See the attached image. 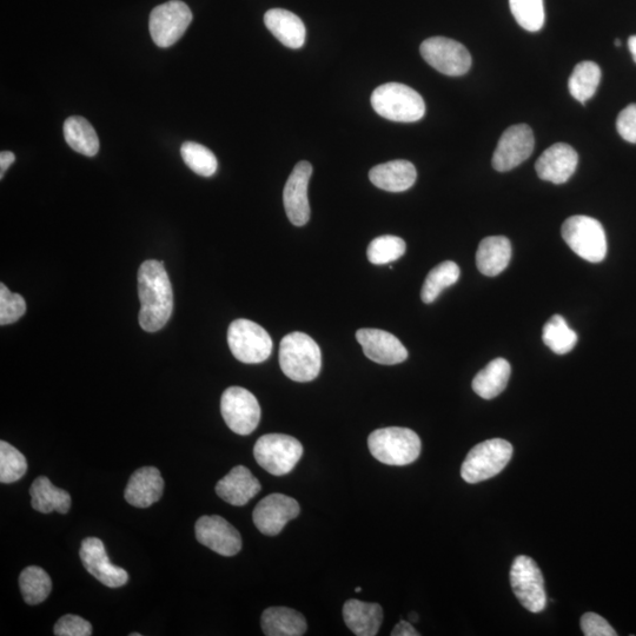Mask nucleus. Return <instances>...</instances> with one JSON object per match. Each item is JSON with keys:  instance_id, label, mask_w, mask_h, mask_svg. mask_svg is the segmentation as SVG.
<instances>
[{"instance_id": "obj_1", "label": "nucleus", "mask_w": 636, "mask_h": 636, "mask_svg": "<svg viewBox=\"0 0 636 636\" xmlns=\"http://www.w3.org/2000/svg\"><path fill=\"white\" fill-rule=\"evenodd\" d=\"M138 294L141 300L139 324L148 333L161 330L174 310V293L162 262H143L138 271Z\"/></svg>"}, {"instance_id": "obj_2", "label": "nucleus", "mask_w": 636, "mask_h": 636, "mask_svg": "<svg viewBox=\"0 0 636 636\" xmlns=\"http://www.w3.org/2000/svg\"><path fill=\"white\" fill-rule=\"evenodd\" d=\"M280 366L290 380L301 383L313 381L321 371V349L309 335L291 333L281 342Z\"/></svg>"}, {"instance_id": "obj_3", "label": "nucleus", "mask_w": 636, "mask_h": 636, "mask_svg": "<svg viewBox=\"0 0 636 636\" xmlns=\"http://www.w3.org/2000/svg\"><path fill=\"white\" fill-rule=\"evenodd\" d=\"M368 447L377 461L388 466H407L419 459L421 440L412 429L389 427L369 435Z\"/></svg>"}, {"instance_id": "obj_4", "label": "nucleus", "mask_w": 636, "mask_h": 636, "mask_svg": "<svg viewBox=\"0 0 636 636\" xmlns=\"http://www.w3.org/2000/svg\"><path fill=\"white\" fill-rule=\"evenodd\" d=\"M371 105L377 114L393 122L413 123L426 115V103L419 92L401 83L379 86L371 95Z\"/></svg>"}, {"instance_id": "obj_5", "label": "nucleus", "mask_w": 636, "mask_h": 636, "mask_svg": "<svg viewBox=\"0 0 636 636\" xmlns=\"http://www.w3.org/2000/svg\"><path fill=\"white\" fill-rule=\"evenodd\" d=\"M562 237L574 253L583 260L600 263L607 255V238L604 227L595 218L573 216L562 225Z\"/></svg>"}, {"instance_id": "obj_6", "label": "nucleus", "mask_w": 636, "mask_h": 636, "mask_svg": "<svg viewBox=\"0 0 636 636\" xmlns=\"http://www.w3.org/2000/svg\"><path fill=\"white\" fill-rule=\"evenodd\" d=\"M513 456V447L506 440H488L475 446L468 453L461 467L462 479L479 483L492 479L506 468Z\"/></svg>"}, {"instance_id": "obj_7", "label": "nucleus", "mask_w": 636, "mask_h": 636, "mask_svg": "<svg viewBox=\"0 0 636 636\" xmlns=\"http://www.w3.org/2000/svg\"><path fill=\"white\" fill-rule=\"evenodd\" d=\"M303 455L301 442L284 434H267L257 440L255 459L264 470L275 476L289 474Z\"/></svg>"}, {"instance_id": "obj_8", "label": "nucleus", "mask_w": 636, "mask_h": 636, "mask_svg": "<svg viewBox=\"0 0 636 636\" xmlns=\"http://www.w3.org/2000/svg\"><path fill=\"white\" fill-rule=\"evenodd\" d=\"M228 343L236 359L247 364L267 361L273 351V341L267 330L245 318L230 324Z\"/></svg>"}, {"instance_id": "obj_9", "label": "nucleus", "mask_w": 636, "mask_h": 636, "mask_svg": "<svg viewBox=\"0 0 636 636\" xmlns=\"http://www.w3.org/2000/svg\"><path fill=\"white\" fill-rule=\"evenodd\" d=\"M510 583L520 604L530 613H541L547 607L545 579L529 556L520 555L513 562Z\"/></svg>"}, {"instance_id": "obj_10", "label": "nucleus", "mask_w": 636, "mask_h": 636, "mask_svg": "<svg viewBox=\"0 0 636 636\" xmlns=\"http://www.w3.org/2000/svg\"><path fill=\"white\" fill-rule=\"evenodd\" d=\"M191 22L192 12L181 0L158 5L152 10L149 19L152 41L159 48H169L180 41Z\"/></svg>"}, {"instance_id": "obj_11", "label": "nucleus", "mask_w": 636, "mask_h": 636, "mask_svg": "<svg viewBox=\"0 0 636 636\" xmlns=\"http://www.w3.org/2000/svg\"><path fill=\"white\" fill-rule=\"evenodd\" d=\"M421 56L443 75L459 77L472 68V56L465 45L445 37H433L421 44Z\"/></svg>"}, {"instance_id": "obj_12", "label": "nucleus", "mask_w": 636, "mask_h": 636, "mask_svg": "<svg viewBox=\"0 0 636 636\" xmlns=\"http://www.w3.org/2000/svg\"><path fill=\"white\" fill-rule=\"evenodd\" d=\"M221 413L227 426L238 435L254 432L261 421V406L254 394L242 387H230L222 395Z\"/></svg>"}, {"instance_id": "obj_13", "label": "nucleus", "mask_w": 636, "mask_h": 636, "mask_svg": "<svg viewBox=\"0 0 636 636\" xmlns=\"http://www.w3.org/2000/svg\"><path fill=\"white\" fill-rule=\"evenodd\" d=\"M534 147L533 130L526 124L513 125L500 138L493 155V168L506 172L519 167L532 156Z\"/></svg>"}, {"instance_id": "obj_14", "label": "nucleus", "mask_w": 636, "mask_h": 636, "mask_svg": "<svg viewBox=\"0 0 636 636\" xmlns=\"http://www.w3.org/2000/svg\"><path fill=\"white\" fill-rule=\"evenodd\" d=\"M298 502L283 494H271L258 502L253 519L260 532L268 536L280 534L287 523L300 514Z\"/></svg>"}, {"instance_id": "obj_15", "label": "nucleus", "mask_w": 636, "mask_h": 636, "mask_svg": "<svg viewBox=\"0 0 636 636\" xmlns=\"http://www.w3.org/2000/svg\"><path fill=\"white\" fill-rule=\"evenodd\" d=\"M195 532L198 542L217 554L234 556L241 552V534L221 516H202L196 522Z\"/></svg>"}, {"instance_id": "obj_16", "label": "nucleus", "mask_w": 636, "mask_h": 636, "mask_svg": "<svg viewBox=\"0 0 636 636\" xmlns=\"http://www.w3.org/2000/svg\"><path fill=\"white\" fill-rule=\"evenodd\" d=\"M79 556H81L86 571L101 582L102 585L109 588L127 585L129 581L128 572L110 562L102 540L97 538L84 539Z\"/></svg>"}, {"instance_id": "obj_17", "label": "nucleus", "mask_w": 636, "mask_h": 636, "mask_svg": "<svg viewBox=\"0 0 636 636\" xmlns=\"http://www.w3.org/2000/svg\"><path fill=\"white\" fill-rule=\"evenodd\" d=\"M311 175H313V167L309 162L297 163L284 187V209L289 221L296 227H303L310 220L308 187Z\"/></svg>"}, {"instance_id": "obj_18", "label": "nucleus", "mask_w": 636, "mask_h": 636, "mask_svg": "<svg viewBox=\"0 0 636 636\" xmlns=\"http://www.w3.org/2000/svg\"><path fill=\"white\" fill-rule=\"evenodd\" d=\"M356 340L369 360L384 366H394L408 359V350L393 334L380 329H360Z\"/></svg>"}, {"instance_id": "obj_19", "label": "nucleus", "mask_w": 636, "mask_h": 636, "mask_svg": "<svg viewBox=\"0 0 636 636\" xmlns=\"http://www.w3.org/2000/svg\"><path fill=\"white\" fill-rule=\"evenodd\" d=\"M578 163V152L571 145L558 143L543 152L535 164V170L541 180L563 184L574 175Z\"/></svg>"}, {"instance_id": "obj_20", "label": "nucleus", "mask_w": 636, "mask_h": 636, "mask_svg": "<svg viewBox=\"0 0 636 636\" xmlns=\"http://www.w3.org/2000/svg\"><path fill=\"white\" fill-rule=\"evenodd\" d=\"M261 483L247 467L237 466L218 481L216 493L231 506L242 507L261 492Z\"/></svg>"}, {"instance_id": "obj_21", "label": "nucleus", "mask_w": 636, "mask_h": 636, "mask_svg": "<svg viewBox=\"0 0 636 636\" xmlns=\"http://www.w3.org/2000/svg\"><path fill=\"white\" fill-rule=\"evenodd\" d=\"M163 492L161 472L155 467H144L131 475L124 496L131 506L148 508L161 500Z\"/></svg>"}, {"instance_id": "obj_22", "label": "nucleus", "mask_w": 636, "mask_h": 636, "mask_svg": "<svg viewBox=\"0 0 636 636\" xmlns=\"http://www.w3.org/2000/svg\"><path fill=\"white\" fill-rule=\"evenodd\" d=\"M264 23L278 41L287 48L301 49L306 43V26L293 12L283 9L269 10L265 13Z\"/></svg>"}, {"instance_id": "obj_23", "label": "nucleus", "mask_w": 636, "mask_h": 636, "mask_svg": "<svg viewBox=\"0 0 636 636\" xmlns=\"http://www.w3.org/2000/svg\"><path fill=\"white\" fill-rule=\"evenodd\" d=\"M369 178L370 182L379 189L402 192L413 187L417 172L414 164L397 159V161L376 165L370 170Z\"/></svg>"}, {"instance_id": "obj_24", "label": "nucleus", "mask_w": 636, "mask_h": 636, "mask_svg": "<svg viewBox=\"0 0 636 636\" xmlns=\"http://www.w3.org/2000/svg\"><path fill=\"white\" fill-rule=\"evenodd\" d=\"M343 619L357 636H375L383 622V609L379 604L348 600L343 606Z\"/></svg>"}, {"instance_id": "obj_25", "label": "nucleus", "mask_w": 636, "mask_h": 636, "mask_svg": "<svg viewBox=\"0 0 636 636\" xmlns=\"http://www.w3.org/2000/svg\"><path fill=\"white\" fill-rule=\"evenodd\" d=\"M512 258V244L507 237L490 236L485 238L477 249L476 265L480 273L489 277L498 276L505 271Z\"/></svg>"}, {"instance_id": "obj_26", "label": "nucleus", "mask_w": 636, "mask_h": 636, "mask_svg": "<svg viewBox=\"0 0 636 636\" xmlns=\"http://www.w3.org/2000/svg\"><path fill=\"white\" fill-rule=\"evenodd\" d=\"M30 495L31 506L39 513L66 514L71 508V495L66 490L52 485L46 476H39L33 481Z\"/></svg>"}, {"instance_id": "obj_27", "label": "nucleus", "mask_w": 636, "mask_h": 636, "mask_svg": "<svg viewBox=\"0 0 636 636\" xmlns=\"http://www.w3.org/2000/svg\"><path fill=\"white\" fill-rule=\"evenodd\" d=\"M262 629L267 636H301L307 632V621L295 609L271 607L262 615Z\"/></svg>"}, {"instance_id": "obj_28", "label": "nucleus", "mask_w": 636, "mask_h": 636, "mask_svg": "<svg viewBox=\"0 0 636 636\" xmlns=\"http://www.w3.org/2000/svg\"><path fill=\"white\" fill-rule=\"evenodd\" d=\"M510 364L505 359H496L481 370L473 380L474 392L485 400L495 399L506 389L510 377Z\"/></svg>"}, {"instance_id": "obj_29", "label": "nucleus", "mask_w": 636, "mask_h": 636, "mask_svg": "<svg viewBox=\"0 0 636 636\" xmlns=\"http://www.w3.org/2000/svg\"><path fill=\"white\" fill-rule=\"evenodd\" d=\"M64 138L78 154L94 157L99 151V139L94 127L84 117L74 116L64 123Z\"/></svg>"}, {"instance_id": "obj_30", "label": "nucleus", "mask_w": 636, "mask_h": 636, "mask_svg": "<svg viewBox=\"0 0 636 636\" xmlns=\"http://www.w3.org/2000/svg\"><path fill=\"white\" fill-rule=\"evenodd\" d=\"M600 66L594 62H581L569 77L568 89L576 101L585 104L591 99L601 82Z\"/></svg>"}, {"instance_id": "obj_31", "label": "nucleus", "mask_w": 636, "mask_h": 636, "mask_svg": "<svg viewBox=\"0 0 636 636\" xmlns=\"http://www.w3.org/2000/svg\"><path fill=\"white\" fill-rule=\"evenodd\" d=\"M461 270L453 261L442 262L430 270L424 281L421 298L424 303H433L443 290L454 286L459 281Z\"/></svg>"}, {"instance_id": "obj_32", "label": "nucleus", "mask_w": 636, "mask_h": 636, "mask_svg": "<svg viewBox=\"0 0 636 636\" xmlns=\"http://www.w3.org/2000/svg\"><path fill=\"white\" fill-rule=\"evenodd\" d=\"M19 587L26 604L39 605L48 599L52 591V581L43 568L30 566L19 576Z\"/></svg>"}, {"instance_id": "obj_33", "label": "nucleus", "mask_w": 636, "mask_h": 636, "mask_svg": "<svg viewBox=\"0 0 636 636\" xmlns=\"http://www.w3.org/2000/svg\"><path fill=\"white\" fill-rule=\"evenodd\" d=\"M542 339L553 353L566 355L574 349L578 335L569 328L565 318L554 315L543 327Z\"/></svg>"}, {"instance_id": "obj_34", "label": "nucleus", "mask_w": 636, "mask_h": 636, "mask_svg": "<svg viewBox=\"0 0 636 636\" xmlns=\"http://www.w3.org/2000/svg\"><path fill=\"white\" fill-rule=\"evenodd\" d=\"M515 21L529 32H539L545 25L546 13L543 0H509Z\"/></svg>"}, {"instance_id": "obj_35", "label": "nucleus", "mask_w": 636, "mask_h": 636, "mask_svg": "<svg viewBox=\"0 0 636 636\" xmlns=\"http://www.w3.org/2000/svg\"><path fill=\"white\" fill-rule=\"evenodd\" d=\"M181 155L185 164L203 177H211L216 174L218 163L214 152L204 145L195 142H185L182 145Z\"/></svg>"}, {"instance_id": "obj_36", "label": "nucleus", "mask_w": 636, "mask_h": 636, "mask_svg": "<svg viewBox=\"0 0 636 636\" xmlns=\"http://www.w3.org/2000/svg\"><path fill=\"white\" fill-rule=\"evenodd\" d=\"M406 242L400 237L386 235L371 241L367 250L370 263L383 265L395 262L406 253Z\"/></svg>"}, {"instance_id": "obj_37", "label": "nucleus", "mask_w": 636, "mask_h": 636, "mask_svg": "<svg viewBox=\"0 0 636 636\" xmlns=\"http://www.w3.org/2000/svg\"><path fill=\"white\" fill-rule=\"evenodd\" d=\"M28 470V462L10 443L0 442V482L13 483L22 479Z\"/></svg>"}, {"instance_id": "obj_38", "label": "nucleus", "mask_w": 636, "mask_h": 636, "mask_svg": "<svg viewBox=\"0 0 636 636\" xmlns=\"http://www.w3.org/2000/svg\"><path fill=\"white\" fill-rule=\"evenodd\" d=\"M26 313V303L19 294H12L4 283L0 284V324H8L19 321Z\"/></svg>"}, {"instance_id": "obj_39", "label": "nucleus", "mask_w": 636, "mask_h": 636, "mask_svg": "<svg viewBox=\"0 0 636 636\" xmlns=\"http://www.w3.org/2000/svg\"><path fill=\"white\" fill-rule=\"evenodd\" d=\"M53 633L57 636H90L92 626L88 620L81 616L68 614L57 621Z\"/></svg>"}, {"instance_id": "obj_40", "label": "nucleus", "mask_w": 636, "mask_h": 636, "mask_svg": "<svg viewBox=\"0 0 636 636\" xmlns=\"http://www.w3.org/2000/svg\"><path fill=\"white\" fill-rule=\"evenodd\" d=\"M581 629L586 636H616L614 628L602 616L586 613L581 618Z\"/></svg>"}, {"instance_id": "obj_41", "label": "nucleus", "mask_w": 636, "mask_h": 636, "mask_svg": "<svg viewBox=\"0 0 636 636\" xmlns=\"http://www.w3.org/2000/svg\"><path fill=\"white\" fill-rule=\"evenodd\" d=\"M616 130L626 142L636 144V104L628 105L616 119Z\"/></svg>"}, {"instance_id": "obj_42", "label": "nucleus", "mask_w": 636, "mask_h": 636, "mask_svg": "<svg viewBox=\"0 0 636 636\" xmlns=\"http://www.w3.org/2000/svg\"><path fill=\"white\" fill-rule=\"evenodd\" d=\"M393 636H419L420 633L410 624V621H401L395 626Z\"/></svg>"}, {"instance_id": "obj_43", "label": "nucleus", "mask_w": 636, "mask_h": 636, "mask_svg": "<svg viewBox=\"0 0 636 636\" xmlns=\"http://www.w3.org/2000/svg\"><path fill=\"white\" fill-rule=\"evenodd\" d=\"M16 156L10 151H3L0 154V178H3L5 172L11 167L12 163H15Z\"/></svg>"}, {"instance_id": "obj_44", "label": "nucleus", "mask_w": 636, "mask_h": 636, "mask_svg": "<svg viewBox=\"0 0 636 636\" xmlns=\"http://www.w3.org/2000/svg\"><path fill=\"white\" fill-rule=\"evenodd\" d=\"M628 48L631 51L634 62L636 63V36L629 37Z\"/></svg>"}, {"instance_id": "obj_45", "label": "nucleus", "mask_w": 636, "mask_h": 636, "mask_svg": "<svg viewBox=\"0 0 636 636\" xmlns=\"http://www.w3.org/2000/svg\"><path fill=\"white\" fill-rule=\"evenodd\" d=\"M409 620L410 622H417L419 621V615L416 613L409 614Z\"/></svg>"}, {"instance_id": "obj_46", "label": "nucleus", "mask_w": 636, "mask_h": 636, "mask_svg": "<svg viewBox=\"0 0 636 636\" xmlns=\"http://www.w3.org/2000/svg\"><path fill=\"white\" fill-rule=\"evenodd\" d=\"M614 44H615L616 48H619V46H621L620 39H615V43Z\"/></svg>"}, {"instance_id": "obj_47", "label": "nucleus", "mask_w": 636, "mask_h": 636, "mask_svg": "<svg viewBox=\"0 0 636 636\" xmlns=\"http://www.w3.org/2000/svg\"><path fill=\"white\" fill-rule=\"evenodd\" d=\"M130 635H131V636H141V634H139V633H132V634H130Z\"/></svg>"}, {"instance_id": "obj_48", "label": "nucleus", "mask_w": 636, "mask_h": 636, "mask_svg": "<svg viewBox=\"0 0 636 636\" xmlns=\"http://www.w3.org/2000/svg\"><path fill=\"white\" fill-rule=\"evenodd\" d=\"M356 592H357V593H360V592H361V588H360V587H357V588H356Z\"/></svg>"}]
</instances>
